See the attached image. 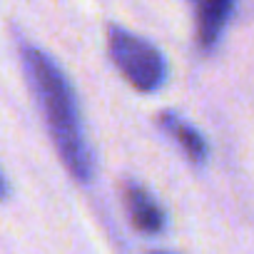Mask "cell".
Listing matches in <instances>:
<instances>
[{
	"mask_svg": "<svg viewBox=\"0 0 254 254\" xmlns=\"http://www.w3.org/2000/svg\"><path fill=\"white\" fill-rule=\"evenodd\" d=\"M18 53L25 80L43 112L45 127L63 167L80 185H90L95 177V152L85 132L77 95L70 77L45 50L33 43L18 40Z\"/></svg>",
	"mask_w": 254,
	"mask_h": 254,
	"instance_id": "6da1fadb",
	"label": "cell"
},
{
	"mask_svg": "<svg viewBox=\"0 0 254 254\" xmlns=\"http://www.w3.org/2000/svg\"><path fill=\"white\" fill-rule=\"evenodd\" d=\"M107 55L122 77L140 92H155L167 82L170 65L162 50L122 25H107Z\"/></svg>",
	"mask_w": 254,
	"mask_h": 254,
	"instance_id": "7a4b0ae2",
	"label": "cell"
},
{
	"mask_svg": "<svg viewBox=\"0 0 254 254\" xmlns=\"http://www.w3.org/2000/svg\"><path fill=\"white\" fill-rule=\"evenodd\" d=\"M122 204L132 227L142 234H162L167 229V212L155 194L140 182L127 180L122 185Z\"/></svg>",
	"mask_w": 254,
	"mask_h": 254,
	"instance_id": "3957f363",
	"label": "cell"
},
{
	"mask_svg": "<svg viewBox=\"0 0 254 254\" xmlns=\"http://www.w3.org/2000/svg\"><path fill=\"white\" fill-rule=\"evenodd\" d=\"M157 125L182 147V152L194 165H204L209 160V142H207V137L197 130L194 125H190L185 117H180L172 110H165V112L157 115Z\"/></svg>",
	"mask_w": 254,
	"mask_h": 254,
	"instance_id": "277c9868",
	"label": "cell"
},
{
	"mask_svg": "<svg viewBox=\"0 0 254 254\" xmlns=\"http://www.w3.org/2000/svg\"><path fill=\"white\" fill-rule=\"evenodd\" d=\"M197 43L202 50H212L232 18L237 0H197Z\"/></svg>",
	"mask_w": 254,
	"mask_h": 254,
	"instance_id": "5b68a950",
	"label": "cell"
},
{
	"mask_svg": "<svg viewBox=\"0 0 254 254\" xmlns=\"http://www.w3.org/2000/svg\"><path fill=\"white\" fill-rule=\"evenodd\" d=\"M8 194H10V187H8V180L3 177V172H0V202H3V199H8Z\"/></svg>",
	"mask_w": 254,
	"mask_h": 254,
	"instance_id": "8992f818",
	"label": "cell"
}]
</instances>
